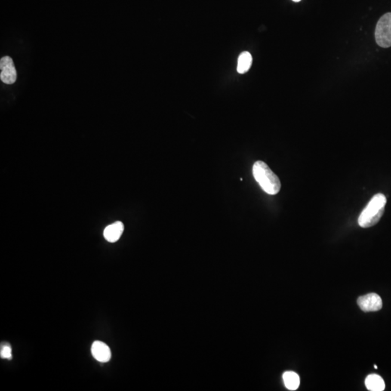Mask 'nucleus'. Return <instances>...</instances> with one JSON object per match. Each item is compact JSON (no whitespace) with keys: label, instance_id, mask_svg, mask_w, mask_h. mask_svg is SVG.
I'll list each match as a JSON object with an SVG mask.
<instances>
[{"label":"nucleus","instance_id":"1","mask_svg":"<svg viewBox=\"0 0 391 391\" xmlns=\"http://www.w3.org/2000/svg\"><path fill=\"white\" fill-rule=\"evenodd\" d=\"M253 175L264 192L269 195L279 193L281 183L269 166L262 161H257L253 166Z\"/></svg>","mask_w":391,"mask_h":391},{"label":"nucleus","instance_id":"2","mask_svg":"<svg viewBox=\"0 0 391 391\" xmlns=\"http://www.w3.org/2000/svg\"><path fill=\"white\" fill-rule=\"evenodd\" d=\"M387 199L386 196L377 194L370 200L358 217V225L361 228L373 227L380 221L384 214Z\"/></svg>","mask_w":391,"mask_h":391},{"label":"nucleus","instance_id":"3","mask_svg":"<svg viewBox=\"0 0 391 391\" xmlns=\"http://www.w3.org/2000/svg\"><path fill=\"white\" fill-rule=\"evenodd\" d=\"M375 40L377 44L383 48L391 47V13L383 15L376 26Z\"/></svg>","mask_w":391,"mask_h":391},{"label":"nucleus","instance_id":"4","mask_svg":"<svg viewBox=\"0 0 391 391\" xmlns=\"http://www.w3.org/2000/svg\"><path fill=\"white\" fill-rule=\"evenodd\" d=\"M0 78L6 84H13L17 79V72L13 59L9 56L3 57L0 60Z\"/></svg>","mask_w":391,"mask_h":391},{"label":"nucleus","instance_id":"5","mask_svg":"<svg viewBox=\"0 0 391 391\" xmlns=\"http://www.w3.org/2000/svg\"><path fill=\"white\" fill-rule=\"evenodd\" d=\"M357 303L360 309L365 312H377L383 307V301L380 296L376 293H369L360 296Z\"/></svg>","mask_w":391,"mask_h":391},{"label":"nucleus","instance_id":"6","mask_svg":"<svg viewBox=\"0 0 391 391\" xmlns=\"http://www.w3.org/2000/svg\"><path fill=\"white\" fill-rule=\"evenodd\" d=\"M91 354L99 362H107L111 358L110 349L104 342L94 341L91 346Z\"/></svg>","mask_w":391,"mask_h":391},{"label":"nucleus","instance_id":"7","mask_svg":"<svg viewBox=\"0 0 391 391\" xmlns=\"http://www.w3.org/2000/svg\"><path fill=\"white\" fill-rule=\"evenodd\" d=\"M124 231V226L121 222H115L109 225L104 231V237L107 241L110 243L118 241L122 235Z\"/></svg>","mask_w":391,"mask_h":391},{"label":"nucleus","instance_id":"8","mask_svg":"<svg viewBox=\"0 0 391 391\" xmlns=\"http://www.w3.org/2000/svg\"><path fill=\"white\" fill-rule=\"evenodd\" d=\"M365 386L369 391H383L386 388L383 379L378 374H375L367 376L365 380Z\"/></svg>","mask_w":391,"mask_h":391},{"label":"nucleus","instance_id":"9","mask_svg":"<svg viewBox=\"0 0 391 391\" xmlns=\"http://www.w3.org/2000/svg\"><path fill=\"white\" fill-rule=\"evenodd\" d=\"M252 64V57L249 52H244L240 54L237 65L238 73L244 74L248 72Z\"/></svg>","mask_w":391,"mask_h":391},{"label":"nucleus","instance_id":"10","mask_svg":"<svg viewBox=\"0 0 391 391\" xmlns=\"http://www.w3.org/2000/svg\"><path fill=\"white\" fill-rule=\"evenodd\" d=\"M283 378L284 384L288 390H296L300 385L299 376L294 372H285L283 375Z\"/></svg>","mask_w":391,"mask_h":391},{"label":"nucleus","instance_id":"11","mask_svg":"<svg viewBox=\"0 0 391 391\" xmlns=\"http://www.w3.org/2000/svg\"><path fill=\"white\" fill-rule=\"evenodd\" d=\"M0 356L3 358L11 359L12 358V349L11 346L9 344H4L1 346Z\"/></svg>","mask_w":391,"mask_h":391},{"label":"nucleus","instance_id":"12","mask_svg":"<svg viewBox=\"0 0 391 391\" xmlns=\"http://www.w3.org/2000/svg\"><path fill=\"white\" fill-rule=\"evenodd\" d=\"M293 1H295V2H299V1H300L301 0H293Z\"/></svg>","mask_w":391,"mask_h":391},{"label":"nucleus","instance_id":"13","mask_svg":"<svg viewBox=\"0 0 391 391\" xmlns=\"http://www.w3.org/2000/svg\"><path fill=\"white\" fill-rule=\"evenodd\" d=\"M374 368L377 369V365H374Z\"/></svg>","mask_w":391,"mask_h":391}]
</instances>
